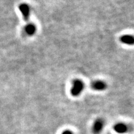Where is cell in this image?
Returning <instances> with one entry per match:
<instances>
[{
  "instance_id": "6da1fadb",
  "label": "cell",
  "mask_w": 134,
  "mask_h": 134,
  "mask_svg": "<svg viewBox=\"0 0 134 134\" xmlns=\"http://www.w3.org/2000/svg\"><path fill=\"white\" fill-rule=\"evenodd\" d=\"M84 88V83L80 80H76L73 81V87L71 90L72 96H78L83 91Z\"/></svg>"
},
{
  "instance_id": "277c9868",
  "label": "cell",
  "mask_w": 134,
  "mask_h": 134,
  "mask_svg": "<svg viewBox=\"0 0 134 134\" xmlns=\"http://www.w3.org/2000/svg\"><path fill=\"white\" fill-rule=\"evenodd\" d=\"M114 129L118 133H124L128 130V127L124 123H117L114 127Z\"/></svg>"
},
{
  "instance_id": "ba28073f",
  "label": "cell",
  "mask_w": 134,
  "mask_h": 134,
  "mask_svg": "<svg viewBox=\"0 0 134 134\" xmlns=\"http://www.w3.org/2000/svg\"><path fill=\"white\" fill-rule=\"evenodd\" d=\"M62 134H73V132L71 131H70V130H65L64 132H63V133Z\"/></svg>"
},
{
  "instance_id": "7a4b0ae2",
  "label": "cell",
  "mask_w": 134,
  "mask_h": 134,
  "mask_svg": "<svg viewBox=\"0 0 134 134\" xmlns=\"http://www.w3.org/2000/svg\"><path fill=\"white\" fill-rule=\"evenodd\" d=\"M104 125V122L101 119H98L96 121L94 122L93 125V132L94 134H99L103 130V129Z\"/></svg>"
},
{
  "instance_id": "52a82bcc",
  "label": "cell",
  "mask_w": 134,
  "mask_h": 134,
  "mask_svg": "<svg viewBox=\"0 0 134 134\" xmlns=\"http://www.w3.org/2000/svg\"><path fill=\"white\" fill-rule=\"evenodd\" d=\"M25 31L28 36H33L36 32V27L33 24H29L25 27Z\"/></svg>"
},
{
  "instance_id": "3957f363",
  "label": "cell",
  "mask_w": 134,
  "mask_h": 134,
  "mask_svg": "<svg viewBox=\"0 0 134 134\" xmlns=\"http://www.w3.org/2000/svg\"><path fill=\"white\" fill-rule=\"evenodd\" d=\"M19 9L23 14L24 21H27L29 20L30 15V8L29 6L25 3H23L19 5Z\"/></svg>"
},
{
  "instance_id": "5b68a950",
  "label": "cell",
  "mask_w": 134,
  "mask_h": 134,
  "mask_svg": "<svg viewBox=\"0 0 134 134\" xmlns=\"http://www.w3.org/2000/svg\"><path fill=\"white\" fill-rule=\"evenodd\" d=\"M106 87V83L102 81H96L92 84V88L96 91H103L105 90Z\"/></svg>"
},
{
  "instance_id": "8992f818",
  "label": "cell",
  "mask_w": 134,
  "mask_h": 134,
  "mask_svg": "<svg viewBox=\"0 0 134 134\" xmlns=\"http://www.w3.org/2000/svg\"><path fill=\"white\" fill-rule=\"evenodd\" d=\"M120 41H121L122 43H125V44L127 45H130V46L133 45L134 43L133 37L130 36V35H125V36H123L121 37Z\"/></svg>"
}]
</instances>
